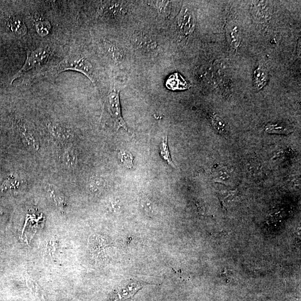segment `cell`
I'll list each match as a JSON object with an SVG mask.
<instances>
[{
  "label": "cell",
  "instance_id": "7",
  "mask_svg": "<svg viewBox=\"0 0 301 301\" xmlns=\"http://www.w3.org/2000/svg\"><path fill=\"white\" fill-rule=\"evenodd\" d=\"M102 46L105 55L114 62L120 63L125 60L124 52L114 42L104 40L102 41Z\"/></svg>",
  "mask_w": 301,
  "mask_h": 301
},
{
  "label": "cell",
  "instance_id": "16",
  "mask_svg": "<svg viewBox=\"0 0 301 301\" xmlns=\"http://www.w3.org/2000/svg\"><path fill=\"white\" fill-rule=\"evenodd\" d=\"M62 161L65 168H74L77 163V156L75 150L71 147L65 149L63 153Z\"/></svg>",
  "mask_w": 301,
  "mask_h": 301
},
{
  "label": "cell",
  "instance_id": "3",
  "mask_svg": "<svg viewBox=\"0 0 301 301\" xmlns=\"http://www.w3.org/2000/svg\"><path fill=\"white\" fill-rule=\"evenodd\" d=\"M119 93V91L116 90L110 92L106 100V106L113 119L115 125L118 127V129L122 128L128 132V129L122 115Z\"/></svg>",
  "mask_w": 301,
  "mask_h": 301
},
{
  "label": "cell",
  "instance_id": "12",
  "mask_svg": "<svg viewBox=\"0 0 301 301\" xmlns=\"http://www.w3.org/2000/svg\"><path fill=\"white\" fill-rule=\"evenodd\" d=\"M226 37L231 47L238 48L241 41V30L239 26L234 23L229 24L227 26Z\"/></svg>",
  "mask_w": 301,
  "mask_h": 301
},
{
  "label": "cell",
  "instance_id": "24",
  "mask_svg": "<svg viewBox=\"0 0 301 301\" xmlns=\"http://www.w3.org/2000/svg\"><path fill=\"white\" fill-rule=\"evenodd\" d=\"M93 182L91 183V185L93 187H94V190H95V189H97V190H99V189L101 188H102V183L101 182H100V181L99 179H95L94 181H92Z\"/></svg>",
  "mask_w": 301,
  "mask_h": 301
},
{
  "label": "cell",
  "instance_id": "9",
  "mask_svg": "<svg viewBox=\"0 0 301 301\" xmlns=\"http://www.w3.org/2000/svg\"><path fill=\"white\" fill-rule=\"evenodd\" d=\"M17 128L23 141L26 145L35 150H38L39 148L38 142L28 126L24 122L18 121L17 122Z\"/></svg>",
  "mask_w": 301,
  "mask_h": 301
},
{
  "label": "cell",
  "instance_id": "8",
  "mask_svg": "<svg viewBox=\"0 0 301 301\" xmlns=\"http://www.w3.org/2000/svg\"><path fill=\"white\" fill-rule=\"evenodd\" d=\"M48 129L52 136L57 141H68L73 136L71 130L59 123H49Z\"/></svg>",
  "mask_w": 301,
  "mask_h": 301
},
{
  "label": "cell",
  "instance_id": "17",
  "mask_svg": "<svg viewBox=\"0 0 301 301\" xmlns=\"http://www.w3.org/2000/svg\"><path fill=\"white\" fill-rule=\"evenodd\" d=\"M265 132L271 134H288L293 132L291 127L283 123L269 124L265 127Z\"/></svg>",
  "mask_w": 301,
  "mask_h": 301
},
{
  "label": "cell",
  "instance_id": "19",
  "mask_svg": "<svg viewBox=\"0 0 301 301\" xmlns=\"http://www.w3.org/2000/svg\"><path fill=\"white\" fill-rule=\"evenodd\" d=\"M237 191H227L220 193L219 198L224 209H227L237 198Z\"/></svg>",
  "mask_w": 301,
  "mask_h": 301
},
{
  "label": "cell",
  "instance_id": "13",
  "mask_svg": "<svg viewBox=\"0 0 301 301\" xmlns=\"http://www.w3.org/2000/svg\"><path fill=\"white\" fill-rule=\"evenodd\" d=\"M268 75L267 70L262 67H258L254 72V86L257 90H261L267 84Z\"/></svg>",
  "mask_w": 301,
  "mask_h": 301
},
{
  "label": "cell",
  "instance_id": "5",
  "mask_svg": "<svg viewBox=\"0 0 301 301\" xmlns=\"http://www.w3.org/2000/svg\"><path fill=\"white\" fill-rule=\"evenodd\" d=\"M131 42L135 48L142 53H154L157 49L156 41L149 35L141 32L134 33Z\"/></svg>",
  "mask_w": 301,
  "mask_h": 301
},
{
  "label": "cell",
  "instance_id": "11",
  "mask_svg": "<svg viewBox=\"0 0 301 301\" xmlns=\"http://www.w3.org/2000/svg\"><path fill=\"white\" fill-rule=\"evenodd\" d=\"M166 86L169 90L172 91L185 90L190 87V85L187 80L177 73L169 76L166 83Z\"/></svg>",
  "mask_w": 301,
  "mask_h": 301
},
{
  "label": "cell",
  "instance_id": "1",
  "mask_svg": "<svg viewBox=\"0 0 301 301\" xmlns=\"http://www.w3.org/2000/svg\"><path fill=\"white\" fill-rule=\"evenodd\" d=\"M75 71L82 73L95 84V78L94 67L86 57L76 53H70L56 66L48 73L49 75H56L67 71Z\"/></svg>",
  "mask_w": 301,
  "mask_h": 301
},
{
  "label": "cell",
  "instance_id": "4",
  "mask_svg": "<svg viewBox=\"0 0 301 301\" xmlns=\"http://www.w3.org/2000/svg\"><path fill=\"white\" fill-rule=\"evenodd\" d=\"M144 286L143 283L136 281H131L119 286L114 291L111 301H123L133 297Z\"/></svg>",
  "mask_w": 301,
  "mask_h": 301
},
{
  "label": "cell",
  "instance_id": "10",
  "mask_svg": "<svg viewBox=\"0 0 301 301\" xmlns=\"http://www.w3.org/2000/svg\"><path fill=\"white\" fill-rule=\"evenodd\" d=\"M6 24L10 32L18 37H24L28 31L24 21L14 15L7 19Z\"/></svg>",
  "mask_w": 301,
  "mask_h": 301
},
{
  "label": "cell",
  "instance_id": "6",
  "mask_svg": "<svg viewBox=\"0 0 301 301\" xmlns=\"http://www.w3.org/2000/svg\"><path fill=\"white\" fill-rule=\"evenodd\" d=\"M178 25L180 32L185 36L194 32L196 27V17L191 10L183 8L179 14Z\"/></svg>",
  "mask_w": 301,
  "mask_h": 301
},
{
  "label": "cell",
  "instance_id": "21",
  "mask_svg": "<svg viewBox=\"0 0 301 301\" xmlns=\"http://www.w3.org/2000/svg\"><path fill=\"white\" fill-rule=\"evenodd\" d=\"M211 123L214 129L218 132L225 133L226 130V123L223 119L217 115H213L211 117Z\"/></svg>",
  "mask_w": 301,
  "mask_h": 301
},
{
  "label": "cell",
  "instance_id": "2",
  "mask_svg": "<svg viewBox=\"0 0 301 301\" xmlns=\"http://www.w3.org/2000/svg\"><path fill=\"white\" fill-rule=\"evenodd\" d=\"M52 50L50 46L46 44H41L38 47L27 51V56L25 62L23 67L11 80V83L20 78L25 73L32 70V69L42 66L52 56Z\"/></svg>",
  "mask_w": 301,
  "mask_h": 301
},
{
  "label": "cell",
  "instance_id": "14",
  "mask_svg": "<svg viewBox=\"0 0 301 301\" xmlns=\"http://www.w3.org/2000/svg\"><path fill=\"white\" fill-rule=\"evenodd\" d=\"M232 179V174L229 169L225 167H219L213 171V179L215 182L228 185Z\"/></svg>",
  "mask_w": 301,
  "mask_h": 301
},
{
  "label": "cell",
  "instance_id": "18",
  "mask_svg": "<svg viewBox=\"0 0 301 301\" xmlns=\"http://www.w3.org/2000/svg\"><path fill=\"white\" fill-rule=\"evenodd\" d=\"M168 141V136H165L163 138L160 146V155L169 165L173 168H175V166L171 159L170 152H169Z\"/></svg>",
  "mask_w": 301,
  "mask_h": 301
},
{
  "label": "cell",
  "instance_id": "23",
  "mask_svg": "<svg viewBox=\"0 0 301 301\" xmlns=\"http://www.w3.org/2000/svg\"><path fill=\"white\" fill-rule=\"evenodd\" d=\"M171 3L169 2H159L156 3V7L161 13L168 14L167 11H169Z\"/></svg>",
  "mask_w": 301,
  "mask_h": 301
},
{
  "label": "cell",
  "instance_id": "20",
  "mask_svg": "<svg viewBox=\"0 0 301 301\" xmlns=\"http://www.w3.org/2000/svg\"><path fill=\"white\" fill-rule=\"evenodd\" d=\"M49 191L50 194L52 196L53 200H55L56 206L60 207L61 209H63L65 206L63 195H61L59 191H57L56 188L51 187H50Z\"/></svg>",
  "mask_w": 301,
  "mask_h": 301
},
{
  "label": "cell",
  "instance_id": "15",
  "mask_svg": "<svg viewBox=\"0 0 301 301\" xmlns=\"http://www.w3.org/2000/svg\"><path fill=\"white\" fill-rule=\"evenodd\" d=\"M35 19H36V28L37 33L41 37L48 36L52 28L50 21L38 15L36 16Z\"/></svg>",
  "mask_w": 301,
  "mask_h": 301
},
{
  "label": "cell",
  "instance_id": "22",
  "mask_svg": "<svg viewBox=\"0 0 301 301\" xmlns=\"http://www.w3.org/2000/svg\"><path fill=\"white\" fill-rule=\"evenodd\" d=\"M119 155V159L125 167L129 168L133 167V157L129 152L122 151Z\"/></svg>",
  "mask_w": 301,
  "mask_h": 301
}]
</instances>
